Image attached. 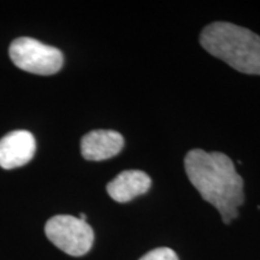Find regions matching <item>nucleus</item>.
<instances>
[{
    "label": "nucleus",
    "mask_w": 260,
    "mask_h": 260,
    "mask_svg": "<svg viewBox=\"0 0 260 260\" xmlns=\"http://www.w3.org/2000/svg\"><path fill=\"white\" fill-rule=\"evenodd\" d=\"M184 168L195 189L219 211L224 223L239 216V207L245 201L243 178L226 154L191 149L184 158Z\"/></svg>",
    "instance_id": "f257e3e1"
},
{
    "label": "nucleus",
    "mask_w": 260,
    "mask_h": 260,
    "mask_svg": "<svg viewBox=\"0 0 260 260\" xmlns=\"http://www.w3.org/2000/svg\"><path fill=\"white\" fill-rule=\"evenodd\" d=\"M200 44L233 69L247 75H260V37L249 29L228 22H214L201 31Z\"/></svg>",
    "instance_id": "f03ea898"
},
{
    "label": "nucleus",
    "mask_w": 260,
    "mask_h": 260,
    "mask_svg": "<svg viewBox=\"0 0 260 260\" xmlns=\"http://www.w3.org/2000/svg\"><path fill=\"white\" fill-rule=\"evenodd\" d=\"M9 54L19 69L42 76L58 73L64 63L60 50L31 38H18L12 41Z\"/></svg>",
    "instance_id": "7ed1b4c3"
},
{
    "label": "nucleus",
    "mask_w": 260,
    "mask_h": 260,
    "mask_svg": "<svg viewBox=\"0 0 260 260\" xmlns=\"http://www.w3.org/2000/svg\"><path fill=\"white\" fill-rule=\"evenodd\" d=\"M47 239L67 254L81 256L90 251L94 241L93 229L84 220L68 214L48 219L45 226Z\"/></svg>",
    "instance_id": "20e7f679"
},
{
    "label": "nucleus",
    "mask_w": 260,
    "mask_h": 260,
    "mask_svg": "<svg viewBox=\"0 0 260 260\" xmlns=\"http://www.w3.org/2000/svg\"><path fill=\"white\" fill-rule=\"evenodd\" d=\"M37 142L31 133L15 130L0 139V167L5 170L23 167L34 157Z\"/></svg>",
    "instance_id": "39448f33"
},
{
    "label": "nucleus",
    "mask_w": 260,
    "mask_h": 260,
    "mask_svg": "<svg viewBox=\"0 0 260 260\" xmlns=\"http://www.w3.org/2000/svg\"><path fill=\"white\" fill-rule=\"evenodd\" d=\"M123 146L124 139L115 130H93L81 140V153L87 160H106L118 154Z\"/></svg>",
    "instance_id": "423d86ee"
},
{
    "label": "nucleus",
    "mask_w": 260,
    "mask_h": 260,
    "mask_svg": "<svg viewBox=\"0 0 260 260\" xmlns=\"http://www.w3.org/2000/svg\"><path fill=\"white\" fill-rule=\"evenodd\" d=\"M151 177L141 170H126L107 184L106 190L117 203H128L134 198L147 193L151 188Z\"/></svg>",
    "instance_id": "0eeeda50"
},
{
    "label": "nucleus",
    "mask_w": 260,
    "mask_h": 260,
    "mask_svg": "<svg viewBox=\"0 0 260 260\" xmlns=\"http://www.w3.org/2000/svg\"><path fill=\"white\" fill-rule=\"evenodd\" d=\"M140 260H178V256L171 248L160 247V248L148 252Z\"/></svg>",
    "instance_id": "6e6552de"
}]
</instances>
